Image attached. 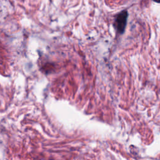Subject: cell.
Here are the masks:
<instances>
[{
  "label": "cell",
  "instance_id": "1",
  "mask_svg": "<svg viewBox=\"0 0 160 160\" xmlns=\"http://www.w3.org/2000/svg\"><path fill=\"white\" fill-rule=\"evenodd\" d=\"M128 18V13L126 11L123 10L121 13H119L115 19V26L117 30V31L119 33H123L124 31V29L126 25Z\"/></svg>",
  "mask_w": 160,
  "mask_h": 160
}]
</instances>
